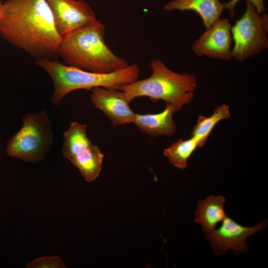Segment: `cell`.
Returning a JSON list of instances; mask_svg holds the SVG:
<instances>
[{
    "instance_id": "obj_11",
    "label": "cell",
    "mask_w": 268,
    "mask_h": 268,
    "mask_svg": "<svg viewBox=\"0 0 268 268\" xmlns=\"http://www.w3.org/2000/svg\"><path fill=\"white\" fill-rule=\"evenodd\" d=\"M179 111L174 105L166 103L165 109L157 114H135L133 123L139 130L151 137L171 136L177 126L173 120L174 112Z\"/></svg>"
},
{
    "instance_id": "obj_19",
    "label": "cell",
    "mask_w": 268,
    "mask_h": 268,
    "mask_svg": "<svg viewBox=\"0 0 268 268\" xmlns=\"http://www.w3.org/2000/svg\"><path fill=\"white\" fill-rule=\"evenodd\" d=\"M239 0H230L227 2L223 3L224 8L229 10V16L231 18H235V8ZM247 1L251 2L254 5L258 13L261 14L266 12L264 0H247Z\"/></svg>"
},
{
    "instance_id": "obj_3",
    "label": "cell",
    "mask_w": 268,
    "mask_h": 268,
    "mask_svg": "<svg viewBox=\"0 0 268 268\" xmlns=\"http://www.w3.org/2000/svg\"><path fill=\"white\" fill-rule=\"evenodd\" d=\"M36 65L51 77L54 84L51 102L56 106L63 98L73 91L96 87L118 89L123 85L137 80L140 68L136 64L129 65L123 69L107 73L90 72L67 66L59 61L47 59L37 60Z\"/></svg>"
},
{
    "instance_id": "obj_14",
    "label": "cell",
    "mask_w": 268,
    "mask_h": 268,
    "mask_svg": "<svg viewBox=\"0 0 268 268\" xmlns=\"http://www.w3.org/2000/svg\"><path fill=\"white\" fill-rule=\"evenodd\" d=\"M104 154L98 146L93 144L79 152L69 160L77 168L88 182L95 180L102 170Z\"/></svg>"
},
{
    "instance_id": "obj_2",
    "label": "cell",
    "mask_w": 268,
    "mask_h": 268,
    "mask_svg": "<svg viewBox=\"0 0 268 268\" xmlns=\"http://www.w3.org/2000/svg\"><path fill=\"white\" fill-rule=\"evenodd\" d=\"M105 26L97 20L62 38L58 56L64 64L84 70L107 73L126 67L124 59L116 55L104 41Z\"/></svg>"
},
{
    "instance_id": "obj_18",
    "label": "cell",
    "mask_w": 268,
    "mask_h": 268,
    "mask_svg": "<svg viewBox=\"0 0 268 268\" xmlns=\"http://www.w3.org/2000/svg\"><path fill=\"white\" fill-rule=\"evenodd\" d=\"M26 268H66L67 266L58 256L44 257L28 263Z\"/></svg>"
},
{
    "instance_id": "obj_5",
    "label": "cell",
    "mask_w": 268,
    "mask_h": 268,
    "mask_svg": "<svg viewBox=\"0 0 268 268\" xmlns=\"http://www.w3.org/2000/svg\"><path fill=\"white\" fill-rule=\"evenodd\" d=\"M21 129L7 142L6 153L24 162L43 160L54 139L52 123L44 110L26 114Z\"/></svg>"
},
{
    "instance_id": "obj_7",
    "label": "cell",
    "mask_w": 268,
    "mask_h": 268,
    "mask_svg": "<svg viewBox=\"0 0 268 268\" xmlns=\"http://www.w3.org/2000/svg\"><path fill=\"white\" fill-rule=\"evenodd\" d=\"M267 223L265 219L253 227H245L226 216L218 229L206 233V239L215 255H223L230 249L235 254L244 253L249 250L247 237L264 230Z\"/></svg>"
},
{
    "instance_id": "obj_1",
    "label": "cell",
    "mask_w": 268,
    "mask_h": 268,
    "mask_svg": "<svg viewBox=\"0 0 268 268\" xmlns=\"http://www.w3.org/2000/svg\"><path fill=\"white\" fill-rule=\"evenodd\" d=\"M0 35L37 60L58 56L62 38L46 0H7L3 3Z\"/></svg>"
},
{
    "instance_id": "obj_8",
    "label": "cell",
    "mask_w": 268,
    "mask_h": 268,
    "mask_svg": "<svg viewBox=\"0 0 268 268\" xmlns=\"http://www.w3.org/2000/svg\"><path fill=\"white\" fill-rule=\"evenodd\" d=\"M52 10L55 27L63 38L72 32L98 19L84 0H46Z\"/></svg>"
},
{
    "instance_id": "obj_15",
    "label": "cell",
    "mask_w": 268,
    "mask_h": 268,
    "mask_svg": "<svg viewBox=\"0 0 268 268\" xmlns=\"http://www.w3.org/2000/svg\"><path fill=\"white\" fill-rule=\"evenodd\" d=\"M87 126L73 122L64 133V143L62 148L63 156L69 160L79 152L93 144L86 132Z\"/></svg>"
},
{
    "instance_id": "obj_9",
    "label": "cell",
    "mask_w": 268,
    "mask_h": 268,
    "mask_svg": "<svg viewBox=\"0 0 268 268\" xmlns=\"http://www.w3.org/2000/svg\"><path fill=\"white\" fill-rule=\"evenodd\" d=\"M232 41L229 20L220 18L193 42L192 49L198 57L230 61L232 59Z\"/></svg>"
},
{
    "instance_id": "obj_10",
    "label": "cell",
    "mask_w": 268,
    "mask_h": 268,
    "mask_svg": "<svg viewBox=\"0 0 268 268\" xmlns=\"http://www.w3.org/2000/svg\"><path fill=\"white\" fill-rule=\"evenodd\" d=\"M90 99L111 122L113 127L133 123L135 113L131 109L125 93L118 89L101 87L92 88Z\"/></svg>"
},
{
    "instance_id": "obj_20",
    "label": "cell",
    "mask_w": 268,
    "mask_h": 268,
    "mask_svg": "<svg viewBox=\"0 0 268 268\" xmlns=\"http://www.w3.org/2000/svg\"><path fill=\"white\" fill-rule=\"evenodd\" d=\"M2 7H3V3H2L1 0H0V17L1 16L2 11Z\"/></svg>"
},
{
    "instance_id": "obj_12",
    "label": "cell",
    "mask_w": 268,
    "mask_h": 268,
    "mask_svg": "<svg viewBox=\"0 0 268 268\" xmlns=\"http://www.w3.org/2000/svg\"><path fill=\"white\" fill-rule=\"evenodd\" d=\"M167 11H193L200 15L206 29L221 18L224 9L220 0H173L163 7Z\"/></svg>"
},
{
    "instance_id": "obj_16",
    "label": "cell",
    "mask_w": 268,
    "mask_h": 268,
    "mask_svg": "<svg viewBox=\"0 0 268 268\" xmlns=\"http://www.w3.org/2000/svg\"><path fill=\"white\" fill-rule=\"evenodd\" d=\"M230 116L229 107L223 104L218 106L209 117L199 115L196 125L190 134L198 142L199 147H203L215 125L223 120Z\"/></svg>"
},
{
    "instance_id": "obj_17",
    "label": "cell",
    "mask_w": 268,
    "mask_h": 268,
    "mask_svg": "<svg viewBox=\"0 0 268 268\" xmlns=\"http://www.w3.org/2000/svg\"><path fill=\"white\" fill-rule=\"evenodd\" d=\"M198 147V141L192 137L185 140L180 139L165 148L163 155L173 166L184 169L187 167L189 158Z\"/></svg>"
},
{
    "instance_id": "obj_6",
    "label": "cell",
    "mask_w": 268,
    "mask_h": 268,
    "mask_svg": "<svg viewBox=\"0 0 268 268\" xmlns=\"http://www.w3.org/2000/svg\"><path fill=\"white\" fill-rule=\"evenodd\" d=\"M242 16L231 26L234 46L232 58L244 62L268 48V15L259 13L250 1H246Z\"/></svg>"
},
{
    "instance_id": "obj_4",
    "label": "cell",
    "mask_w": 268,
    "mask_h": 268,
    "mask_svg": "<svg viewBox=\"0 0 268 268\" xmlns=\"http://www.w3.org/2000/svg\"><path fill=\"white\" fill-rule=\"evenodd\" d=\"M149 65L152 71L149 77L119 88L118 90L125 93L130 102L137 97H147L154 103L163 100L180 111L184 105L192 101L197 87V79L194 74L175 72L158 59L152 60Z\"/></svg>"
},
{
    "instance_id": "obj_13",
    "label": "cell",
    "mask_w": 268,
    "mask_h": 268,
    "mask_svg": "<svg viewBox=\"0 0 268 268\" xmlns=\"http://www.w3.org/2000/svg\"><path fill=\"white\" fill-rule=\"evenodd\" d=\"M225 198L211 195L199 201L195 211V222L201 224L203 231L209 233L226 216L224 208Z\"/></svg>"
}]
</instances>
